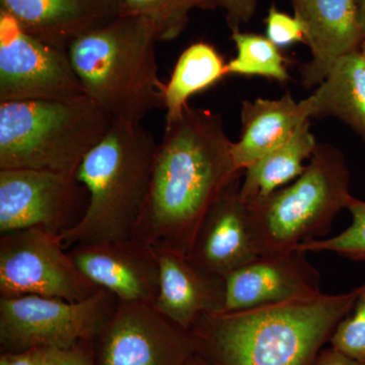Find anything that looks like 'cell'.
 Masks as SVG:
<instances>
[{
  "label": "cell",
  "mask_w": 365,
  "mask_h": 365,
  "mask_svg": "<svg viewBox=\"0 0 365 365\" xmlns=\"http://www.w3.org/2000/svg\"><path fill=\"white\" fill-rule=\"evenodd\" d=\"M359 288L244 309L206 314L191 332L196 353L213 365H314Z\"/></svg>",
  "instance_id": "2"
},
{
  "label": "cell",
  "mask_w": 365,
  "mask_h": 365,
  "mask_svg": "<svg viewBox=\"0 0 365 365\" xmlns=\"http://www.w3.org/2000/svg\"><path fill=\"white\" fill-rule=\"evenodd\" d=\"M311 59L302 67L306 88L319 86L346 55L360 51L364 36L355 0H292Z\"/></svg>",
  "instance_id": "15"
},
{
  "label": "cell",
  "mask_w": 365,
  "mask_h": 365,
  "mask_svg": "<svg viewBox=\"0 0 365 365\" xmlns=\"http://www.w3.org/2000/svg\"><path fill=\"white\" fill-rule=\"evenodd\" d=\"M113 121L90 97L0 103V170L76 177Z\"/></svg>",
  "instance_id": "5"
},
{
  "label": "cell",
  "mask_w": 365,
  "mask_h": 365,
  "mask_svg": "<svg viewBox=\"0 0 365 365\" xmlns=\"http://www.w3.org/2000/svg\"><path fill=\"white\" fill-rule=\"evenodd\" d=\"M155 26L143 16L120 14L67 48L86 95L113 122L141 124L165 109V83L158 76Z\"/></svg>",
  "instance_id": "3"
},
{
  "label": "cell",
  "mask_w": 365,
  "mask_h": 365,
  "mask_svg": "<svg viewBox=\"0 0 365 365\" xmlns=\"http://www.w3.org/2000/svg\"><path fill=\"white\" fill-rule=\"evenodd\" d=\"M317 145L307 120L287 143L244 170L240 187L242 200L246 203L262 200L302 176L307 168L304 163L311 160Z\"/></svg>",
  "instance_id": "19"
},
{
  "label": "cell",
  "mask_w": 365,
  "mask_h": 365,
  "mask_svg": "<svg viewBox=\"0 0 365 365\" xmlns=\"http://www.w3.org/2000/svg\"><path fill=\"white\" fill-rule=\"evenodd\" d=\"M0 365H39V349L18 353H2Z\"/></svg>",
  "instance_id": "29"
},
{
  "label": "cell",
  "mask_w": 365,
  "mask_h": 365,
  "mask_svg": "<svg viewBox=\"0 0 365 365\" xmlns=\"http://www.w3.org/2000/svg\"><path fill=\"white\" fill-rule=\"evenodd\" d=\"M102 288L79 270L58 235L26 228L0 237V297L41 295L83 302Z\"/></svg>",
  "instance_id": "8"
},
{
  "label": "cell",
  "mask_w": 365,
  "mask_h": 365,
  "mask_svg": "<svg viewBox=\"0 0 365 365\" xmlns=\"http://www.w3.org/2000/svg\"><path fill=\"white\" fill-rule=\"evenodd\" d=\"M266 37L278 48H284L297 42H306L302 24L297 16L278 11L272 6L266 19Z\"/></svg>",
  "instance_id": "26"
},
{
  "label": "cell",
  "mask_w": 365,
  "mask_h": 365,
  "mask_svg": "<svg viewBox=\"0 0 365 365\" xmlns=\"http://www.w3.org/2000/svg\"><path fill=\"white\" fill-rule=\"evenodd\" d=\"M349 182L342 151L318 143L302 176L262 200L246 203L259 256L289 253L325 237L352 197Z\"/></svg>",
  "instance_id": "6"
},
{
  "label": "cell",
  "mask_w": 365,
  "mask_h": 365,
  "mask_svg": "<svg viewBox=\"0 0 365 365\" xmlns=\"http://www.w3.org/2000/svg\"><path fill=\"white\" fill-rule=\"evenodd\" d=\"M76 178L36 170H0V234L42 228L60 235L76 198Z\"/></svg>",
  "instance_id": "11"
},
{
  "label": "cell",
  "mask_w": 365,
  "mask_h": 365,
  "mask_svg": "<svg viewBox=\"0 0 365 365\" xmlns=\"http://www.w3.org/2000/svg\"><path fill=\"white\" fill-rule=\"evenodd\" d=\"M355 2H356L357 11H359L360 26H361L365 39V0H355Z\"/></svg>",
  "instance_id": "31"
},
{
  "label": "cell",
  "mask_w": 365,
  "mask_h": 365,
  "mask_svg": "<svg viewBox=\"0 0 365 365\" xmlns=\"http://www.w3.org/2000/svg\"><path fill=\"white\" fill-rule=\"evenodd\" d=\"M158 145L141 124L113 122L76 170L74 178L88 190V202L81 220L59 235L64 248L133 237Z\"/></svg>",
  "instance_id": "4"
},
{
  "label": "cell",
  "mask_w": 365,
  "mask_h": 365,
  "mask_svg": "<svg viewBox=\"0 0 365 365\" xmlns=\"http://www.w3.org/2000/svg\"><path fill=\"white\" fill-rule=\"evenodd\" d=\"M237 55L225 66L227 74L264 76L287 83L289 74L279 48L267 37L256 34L232 32Z\"/></svg>",
  "instance_id": "22"
},
{
  "label": "cell",
  "mask_w": 365,
  "mask_h": 365,
  "mask_svg": "<svg viewBox=\"0 0 365 365\" xmlns=\"http://www.w3.org/2000/svg\"><path fill=\"white\" fill-rule=\"evenodd\" d=\"M360 52H361V54L364 55L365 59V41L364 43H362L361 48H360Z\"/></svg>",
  "instance_id": "33"
},
{
  "label": "cell",
  "mask_w": 365,
  "mask_h": 365,
  "mask_svg": "<svg viewBox=\"0 0 365 365\" xmlns=\"http://www.w3.org/2000/svg\"><path fill=\"white\" fill-rule=\"evenodd\" d=\"M155 250L160 287L153 307L158 313L191 331L202 317L222 311L225 278L203 270L190 260L188 255L169 249Z\"/></svg>",
  "instance_id": "16"
},
{
  "label": "cell",
  "mask_w": 365,
  "mask_h": 365,
  "mask_svg": "<svg viewBox=\"0 0 365 365\" xmlns=\"http://www.w3.org/2000/svg\"><path fill=\"white\" fill-rule=\"evenodd\" d=\"M187 365H213L210 361H208L207 359H204L203 356H201L198 353H195L193 356L191 357V359L189 360L188 364Z\"/></svg>",
  "instance_id": "32"
},
{
  "label": "cell",
  "mask_w": 365,
  "mask_h": 365,
  "mask_svg": "<svg viewBox=\"0 0 365 365\" xmlns=\"http://www.w3.org/2000/svg\"><path fill=\"white\" fill-rule=\"evenodd\" d=\"M357 288L352 311L341 319L329 342L336 351L365 364V283Z\"/></svg>",
  "instance_id": "25"
},
{
  "label": "cell",
  "mask_w": 365,
  "mask_h": 365,
  "mask_svg": "<svg viewBox=\"0 0 365 365\" xmlns=\"http://www.w3.org/2000/svg\"><path fill=\"white\" fill-rule=\"evenodd\" d=\"M232 145L222 117L210 110L188 105L176 121L165 124L133 237L188 255L209 208L242 174Z\"/></svg>",
  "instance_id": "1"
},
{
  "label": "cell",
  "mask_w": 365,
  "mask_h": 365,
  "mask_svg": "<svg viewBox=\"0 0 365 365\" xmlns=\"http://www.w3.org/2000/svg\"><path fill=\"white\" fill-rule=\"evenodd\" d=\"M121 14L143 16L155 26L158 41L179 37L193 9L218 6L216 0H118Z\"/></svg>",
  "instance_id": "23"
},
{
  "label": "cell",
  "mask_w": 365,
  "mask_h": 365,
  "mask_svg": "<svg viewBox=\"0 0 365 365\" xmlns=\"http://www.w3.org/2000/svg\"><path fill=\"white\" fill-rule=\"evenodd\" d=\"M346 208L351 213L352 223L344 232L325 239L312 240L295 250L304 253L332 252L352 261L365 262V201L352 196Z\"/></svg>",
  "instance_id": "24"
},
{
  "label": "cell",
  "mask_w": 365,
  "mask_h": 365,
  "mask_svg": "<svg viewBox=\"0 0 365 365\" xmlns=\"http://www.w3.org/2000/svg\"><path fill=\"white\" fill-rule=\"evenodd\" d=\"M83 96L67 50L34 37L0 11V103Z\"/></svg>",
  "instance_id": "9"
},
{
  "label": "cell",
  "mask_w": 365,
  "mask_h": 365,
  "mask_svg": "<svg viewBox=\"0 0 365 365\" xmlns=\"http://www.w3.org/2000/svg\"><path fill=\"white\" fill-rule=\"evenodd\" d=\"M91 347L95 365H187L196 353L191 332L153 306L119 302Z\"/></svg>",
  "instance_id": "10"
},
{
  "label": "cell",
  "mask_w": 365,
  "mask_h": 365,
  "mask_svg": "<svg viewBox=\"0 0 365 365\" xmlns=\"http://www.w3.org/2000/svg\"><path fill=\"white\" fill-rule=\"evenodd\" d=\"M39 365H95L91 341H83L67 349L41 348Z\"/></svg>",
  "instance_id": "27"
},
{
  "label": "cell",
  "mask_w": 365,
  "mask_h": 365,
  "mask_svg": "<svg viewBox=\"0 0 365 365\" xmlns=\"http://www.w3.org/2000/svg\"><path fill=\"white\" fill-rule=\"evenodd\" d=\"M72 260L86 277L125 304H155L160 287L157 250L135 237L76 245Z\"/></svg>",
  "instance_id": "12"
},
{
  "label": "cell",
  "mask_w": 365,
  "mask_h": 365,
  "mask_svg": "<svg viewBox=\"0 0 365 365\" xmlns=\"http://www.w3.org/2000/svg\"><path fill=\"white\" fill-rule=\"evenodd\" d=\"M314 365H365V364L349 359L330 347L319 352Z\"/></svg>",
  "instance_id": "30"
},
{
  "label": "cell",
  "mask_w": 365,
  "mask_h": 365,
  "mask_svg": "<svg viewBox=\"0 0 365 365\" xmlns=\"http://www.w3.org/2000/svg\"><path fill=\"white\" fill-rule=\"evenodd\" d=\"M242 175L225 187L209 208L188 254L197 266L223 278L259 256L247 204L240 194Z\"/></svg>",
  "instance_id": "14"
},
{
  "label": "cell",
  "mask_w": 365,
  "mask_h": 365,
  "mask_svg": "<svg viewBox=\"0 0 365 365\" xmlns=\"http://www.w3.org/2000/svg\"><path fill=\"white\" fill-rule=\"evenodd\" d=\"M117 304V297L103 288L83 302L41 295L0 297L1 352L67 349L91 341Z\"/></svg>",
  "instance_id": "7"
},
{
  "label": "cell",
  "mask_w": 365,
  "mask_h": 365,
  "mask_svg": "<svg viewBox=\"0 0 365 365\" xmlns=\"http://www.w3.org/2000/svg\"><path fill=\"white\" fill-rule=\"evenodd\" d=\"M313 117L311 98L295 102L287 93L278 100L258 98L242 105V132L232 143L235 167L244 172L249 165L287 143L299 127Z\"/></svg>",
  "instance_id": "18"
},
{
  "label": "cell",
  "mask_w": 365,
  "mask_h": 365,
  "mask_svg": "<svg viewBox=\"0 0 365 365\" xmlns=\"http://www.w3.org/2000/svg\"><path fill=\"white\" fill-rule=\"evenodd\" d=\"M218 6L225 9L228 25L234 31H239L240 26L249 23L254 16L257 0H216Z\"/></svg>",
  "instance_id": "28"
},
{
  "label": "cell",
  "mask_w": 365,
  "mask_h": 365,
  "mask_svg": "<svg viewBox=\"0 0 365 365\" xmlns=\"http://www.w3.org/2000/svg\"><path fill=\"white\" fill-rule=\"evenodd\" d=\"M313 117H336L365 141V59L357 51L341 58L309 96Z\"/></svg>",
  "instance_id": "20"
},
{
  "label": "cell",
  "mask_w": 365,
  "mask_h": 365,
  "mask_svg": "<svg viewBox=\"0 0 365 365\" xmlns=\"http://www.w3.org/2000/svg\"><path fill=\"white\" fill-rule=\"evenodd\" d=\"M9 14L34 37L67 50L72 41L121 14L118 0H0Z\"/></svg>",
  "instance_id": "17"
},
{
  "label": "cell",
  "mask_w": 365,
  "mask_h": 365,
  "mask_svg": "<svg viewBox=\"0 0 365 365\" xmlns=\"http://www.w3.org/2000/svg\"><path fill=\"white\" fill-rule=\"evenodd\" d=\"M225 66L212 45L198 42L189 46L178 59L170 81L165 83V124L182 116L190 98L227 76Z\"/></svg>",
  "instance_id": "21"
},
{
  "label": "cell",
  "mask_w": 365,
  "mask_h": 365,
  "mask_svg": "<svg viewBox=\"0 0 365 365\" xmlns=\"http://www.w3.org/2000/svg\"><path fill=\"white\" fill-rule=\"evenodd\" d=\"M304 252L258 256L225 277L220 313L244 311L322 294L321 274ZM218 314V313H217Z\"/></svg>",
  "instance_id": "13"
}]
</instances>
